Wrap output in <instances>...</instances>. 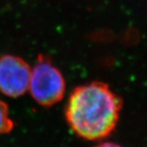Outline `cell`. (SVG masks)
<instances>
[{"label":"cell","mask_w":147,"mask_h":147,"mask_svg":"<svg viewBox=\"0 0 147 147\" xmlns=\"http://www.w3.org/2000/svg\"><path fill=\"white\" fill-rule=\"evenodd\" d=\"M123 101L107 84L92 82L75 88L69 96L65 116L79 137L89 141L107 137L119 120Z\"/></svg>","instance_id":"6da1fadb"},{"label":"cell","mask_w":147,"mask_h":147,"mask_svg":"<svg viewBox=\"0 0 147 147\" xmlns=\"http://www.w3.org/2000/svg\"><path fill=\"white\" fill-rule=\"evenodd\" d=\"M29 88L33 98L43 106H51L63 98L65 82L56 66L43 56H40L31 69Z\"/></svg>","instance_id":"7a4b0ae2"},{"label":"cell","mask_w":147,"mask_h":147,"mask_svg":"<svg viewBox=\"0 0 147 147\" xmlns=\"http://www.w3.org/2000/svg\"><path fill=\"white\" fill-rule=\"evenodd\" d=\"M31 68L23 59L12 55L0 57V92L19 97L29 89Z\"/></svg>","instance_id":"3957f363"},{"label":"cell","mask_w":147,"mask_h":147,"mask_svg":"<svg viewBox=\"0 0 147 147\" xmlns=\"http://www.w3.org/2000/svg\"><path fill=\"white\" fill-rule=\"evenodd\" d=\"M14 127V123L9 116L8 107L6 103L0 100V134L10 132Z\"/></svg>","instance_id":"277c9868"}]
</instances>
